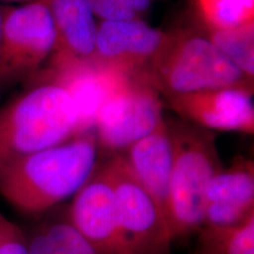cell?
Instances as JSON below:
<instances>
[{
    "mask_svg": "<svg viewBox=\"0 0 254 254\" xmlns=\"http://www.w3.org/2000/svg\"><path fill=\"white\" fill-rule=\"evenodd\" d=\"M93 131L27 155L0 174V195L20 213L39 215L73 196L99 164Z\"/></svg>",
    "mask_w": 254,
    "mask_h": 254,
    "instance_id": "6da1fadb",
    "label": "cell"
},
{
    "mask_svg": "<svg viewBox=\"0 0 254 254\" xmlns=\"http://www.w3.org/2000/svg\"><path fill=\"white\" fill-rule=\"evenodd\" d=\"M80 134L74 101L55 82L33 86L0 109V174L27 155Z\"/></svg>",
    "mask_w": 254,
    "mask_h": 254,
    "instance_id": "7a4b0ae2",
    "label": "cell"
},
{
    "mask_svg": "<svg viewBox=\"0 0 254 254\" xmlns=\"http://www.w3.org/2000/svg\"><path fill=\"white\" fill-rule=\"evenodd\" d=\"M144 74L160 95L195 93L224 87H253L207 36L189 28L165 32Z\"/></svg>",
    "mask_w": 254,
    "mask_h": 254,
    "instance_id": "3957f363",
    "label": "cell"
},
{
    "mask_svg": "<svg viewBox=\"0 0 254 254\" xmlns=\"http://www.w3.org/2000/svg\"><path fill=\"white\" fill-rule=\"evenodd\" d=\"M172 145L168 187V228L173 241L202 227L205 193L222 170L214 135L189 122L167 123Z\"/></svg>",
    "mask_w": 254,
    "mask_h": 254,
    "instance_id": "277c9868",
    "label": "cell"
},
{
    "mask_svg": "<svg viewBox=\"0 0 254 254\" xmlns=\"http://www.w3.org/2000/svg\"><path fill=\"white\" fill-rule=\"evenodd\" d=\"M55 24L45 0L1 6L0 81L32 79L55 49Z\"/></svg>",
    "mask_w": 254,
    "mask_h": 254,
    "instance_id": "5b68a950",
    "label": "cell"
},
{
    "mask_svg": "<svg viewBox=\"0 0 254 254\" xmlns=\"http://www.w3.org/2000/svg\"><path fill=\"white\" fill-rule=\"evenodd\" d=\"M103 165L112 186L119 227L129 254H171L173 239L166 219L125 158L111 155Z\"/></svg>",
    "mask_w": 254,
    "mask_h": 254,
    "instance_id": "8992f818",
    "label": "cell"
},
{
    "mask_svg": "<svg viewBox=\"0 0 254 254\" xmlns=\"http://www.w3.org/2000/svg\"><path fill=\"white\" fill-rule=\"evenodd\" d=\"M160 93L144 72L131 75L107 99L94 125L99 151L114 155L151 133L164 119Z\"/></svg>",
    "mask_w": 254,
    "mask_h": 254,
    "instance_id": "52a82bcc",
    "label": "cell"
},
{
    "mask_svg": "<svg viewBox=\"0 0 254 254\" xmlns=\"http://www.w3.org/2000/svg\"><path fill=\"white\" fill-rule=\"evenodd\" d=\"M67 211L78 231L104 254H129L103 163L98 164L87 182L73 195Z\"/></svg>",
    "mask_w": 254,
    "mask_h": 254,
    "instance_id": "ba28073f",
    "label": "cell"
},
{
    "mask_svg": "<svg viewBox=\"0 0 254 254\" xmlns=\"http://www.w3.org/2000/svg\"><path fill=\"white\" fill-rule=\"evenodd\" d=\"M253 87H224L167 98L183 119L206 129L254 133Z\"/></svg>",
    "mask_w": 254,
    "mask_h": 254,
    "instance_id": "9c48e42d",
    "label": "cell"
},
{
    "mask_svg": "<svg viewBox=\"0 0 254 254\" xmlns=\"http://www.w3.org/2000/svg\"><path fill=\"white\" fill-rule=\"evenodd\" d=\"M165 32L140 18L98 24L92 62L126 75L144 72L163 43Z\"/></svg>",
    "mask_w": 254,
    "mask_h": 254,
    "instance_id": "30bf717a",
    "label": "cell"
},
{
    "mask_svg": "<svg viewBox=\"0 0 254 254\" xmlns=\"http://www.w3.org/2000/svg\"><path fill=\"white\" fill-rule=\"evenodd\" d=\"M129 77L93 62H85L45 68L32 80L55 82L71 95L79 113L81 134L93 131L101 107Z\"/></svg>",
    "mask_w": 254,
    "mask_h": 254,
    "instance_id": "8fae6325",
    "label": "cell"
},
{
    "mask_svg": "<svg viewBox=\"0 0 254 254\" xmlns=\"http://www.w3.org/2000/svg\"><path fill=\"white\" fill-rule=\"evenodd\" d=\"M254 217V164L239 157L222 168L205 193L202 226L236 227Z\"/></svg>",
    "mask_w": 254,
    "mask_h": 254,
    "instance_id": "7c38bea8",
    "label": "cell"
},
{
    "mask_svg": "<svg viewBox=\"0 0 254 254\" xmlns=\"http://www.w3.org/2000/svg\"><path fill=\"white\" fill-rule=\"evenodd\" d=\"M55 24V49L46 68L92 62L98 24L87 0H45Z\"/></svg>",
    "mask_w": 254,
    "mask_h": 254,
    "instance_id": "4fadbf2b",
    "label": "cell"
},
{
    "mask_svg": "<svg viewBox=\"0 0 254 254\" xmlns=\"http://www.w3.org/2000/svg\"><path fill=\"white\" fill-rule=\"evenodd\" d=\"M122 154L136 179L150 193L168 224V187L172 166V145L165 118L157 127Z\"/></svg>",
    "mask_w": 254,
    "mask_h": 254,
    "instance_id": "5bb4252c",
    "label": "cell"
},
{
    "mask_svg": "<svg viewBox=\"0 0 254 254\" xmlns=\"http://www.w3.org/2000/svg\"><path fill=\"white\" fill-rule=\"evenodd\" d=\"M26 238L28 254H104L73 225L67 208L38 222Z\"/></svg>",
    "mask_w": 254,
    "mask_h": 254,
    "instance_id": "9a60e30c",
    "label": "cell"
},
{
    "mask_svg": "<svg viewBox=\"0 0 254 254\" xmlns=\"http://www.w3.org/2000/svg\"><path fill=\"white\" fill-rule=\"evenodd\" d=\"M192 254H254V217L236 227L202 226Z\"/></svg>",
    "mask_w": 254,
    "mask_h": 254,
    "instance_id": "2e32d148",
    "label": "cell"
},
{
    "mask_svg": "<svg viewBox=\"0 0 254 254\" xmlns=\"http://www.w3.org/2000/svg\"><path fill=\"white\" fill-rule=\"evenodd\" d=\"M205 34L246 78L254 81V24L225 30L206 28Z\"/></svg>",
    "mask_w": 254,
    "mask_h": 254,
    "instance_id": "e0dca14e",
    "label": "cell"
},
{
    "mask_svg": "<svg viewBox=\"0 0 254 254\" xmlns=\"http://www.w3.org/2000/svg\"><path fill=\"white\" fill-rule=\"evenodd\" d=\"M207 30H225L254 24V0H194Z\"/></svg>",
    "mask_w": 254,
    "mask_h": 254,
    "instance_id": "ac0fdd59",
    "label": "cell"
},
{
    "mask_svg": "<svg viewBox=\"0 0 254 254\" xmlns=\"http://www.w3.org/2000/svg\"><path fill=\"white\" fill-rule=\"evenodd\" d=\"M0 254H28L26 233L0 212Z\"/></svg>",
    "mask_w": 254,
    "mask_h": 254,
    "instance_id": "d6986e66",
    "label": "cell"
},
{
    "mask_svg": "<svg viewBox=\"0 0 254 254\" xmlns=\"http://www.w3.org/2000/svg\"><path fill=\"white\" fill-rule=\"evenodd\" d=\"M94 17L101 21L131 20L139 18L133 9L122 0H87Z\"/></svg>",
    "mask_w": 254,
    "mask_h": 254,
    "instance_id": "ffe728a7",
    "label": "cell"
},
{
    "mask_svg": "<svg viewBox=\"0 0 254 254\" xmlns=\"http://www.w3.org/2000/svg\"><path fill=\"white\" fill-rule=\"evenodd\" d=\"M127 6H129L136 14H140L150 7L152 0H122Z\"/></svg>",
    "mask_w": 254,
    "mask_h": 254,
    "instance_id": "44dd1931",
    "label": "cell"
},
{
    "mask_svg": "<svg viewBox=\"0 0 254 254\" xmlns=\"http://www.w3.org/2000/svg\"><path fill=\"white\" fill-rule=\"evenodd\" d=\"M7 1H24V2H27V1H32V0H7Z\"/></svg>",
    "mask_w": 254,
    "mask_h": 254,
    "instance_id": "7402d4cb",
    "label": "cell"
},
{
    "mask_svg": "<svg viewBox=\"0 0 254 254\" xmlns=\"http://www.w3.org/2000/svg\"><path fill=\"white\" fill-rule=\"evenodd\" d=\"M0 31H1V6H0Z\"/></svg>",
    "mask_w": 254,
    "mask_h": 254,
    "instance_id": "603a6c76",
    "label": "cell"
},
{
    "mask_svg": "<svg viewBox=\"0 0 254 254\" xmlns=\"http://www.w3.org/2000/svg\"><path fill=\"white\" fill-rule=\"evenodd\" d=\"M0 84H1V81H0Z\"/></svg>",
    "mask_w": 254,
    "mask_h": 254,
    "instance_id": "cb8c5ba5",
    "label": "cell"
}]
</instances>
